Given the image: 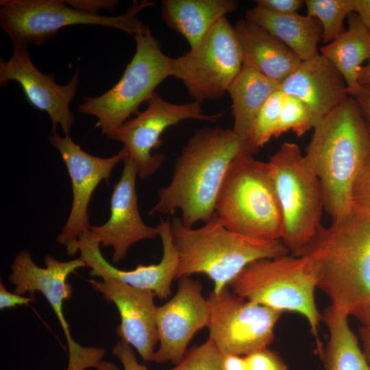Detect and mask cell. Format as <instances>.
I'll list each match as a JSON object with an SVG mask.
<instances>
[{
	"mask_svg": "<svg viewBox=\"0 0 370 370\" xmlns=\"http://www.w3.org/2000/svg\"><path fill=\"white\" fill-rule=\"evenodd\" d=\"M256 152L232 129L198 130L182 149L169 184L159 190L149 214H171L180 210L186 227L206 223L215 213L217 198L231 163L241 154Z\"/></svg>",
	"mask_w": 370,
	"mask_h": 370,
	"instance_id": "6da1fadb",
	"label": "cell"
},
{
	"mask_svg": "<svg viewBox=\"0 0 370 370\" xmlns=\"http://www.w3.org/2000/svg\"><path fill=\"white\" fill-rule=\"evenodd\" d=\"M301 255L310 260L330 306L362 324L370 320V216L352 210L322 225Z\"/></svg>",
	"mask_w": 370,
	"mask_h": 370,
	"instance_id": "7a4b0ae2",
	"label": "cell"
},
{
	"mask_svg": "<svg viewBox=\"0 0 370 370\" xmlns=\"http://www.w3.org/2000/svg\"><path fill=\"white\" fill-rule=\"evenodd\" d=\"M304 155L320 180L324 209L332 221L349 216L354 184L370 160V129L353 97L313 129Z\"/></svg>",
	"mask_w": 370,
	"mask_h": 370,
	"instance_id": "3957f363",
	"label": "cell"
},
{
	"mask_svg": "<svg viewBox=\"0 0 370 370\" xmlns=\"http://www.w3.org/2000/svg\"><path fill=\"white\" fill-rule=\"evenodd\" d=\"M171 234L178 255L176 278L201 273L214 283L217 293L248 264L290 254L281 240L246 236L225 227L215 215L197 228L184 225L180 217L171 220Z\"/></svg>",
	"mask_w": 370,
	"mask_h": 370,
	"instance_id": "277c9868",
	"label": "cell"
},
{
	"mask_svg": "<svg viewBox=\"0 0 370 370\" xmlns=\"http://www.w3.org/2000/svg\"><path fill=\"white\" fill-rule=\"evenodd\" d=\"M215 215L227 229L262 240H281L282 218L269 165L243 153L230 165Z\"/></svg>",
	"mask_w": 370,
	"mask_h": 370,
	"instance_id": "5b68a950",
	"label": "cell"
},
{
	"mask_svg": "<svg viewBox=\"0 0 370 370\" xmlns=\"http://www.w3.org/2000/svg\"><path fill=\"white\" fill-rule=\"evenodd\" d=\"M227 286L247 300L282 312L299 314L307 321L317 347H321L319 328L322 314L314 298L317 282L306 256L288 254L254 261Z\"/></svg>",
	"mask_w": 370,
	"mask_h": 370,
	"instance_id": "8992f818",
	"label": "cell"
},
{
	"mask_svg": "<svg viewBox=\"0 0 370 370\" xmlns=\"http://www.w3.org/2000/svg\"><path fill=\"white\" fill-rule=\"evenodd\" d=\"M282 218L281 241L299 256L322 226L320 180L294 143H284L268 161Z\"/></svg>",
	"mask_w": 370,
	"mask_h": 370,
	"instance_id": "52a82bcc",
	"label": "cell"
},
{
	"mask_svg": "<svg viewBox=\"0 0 370 370\" xmlns=\"http://www.w3.org/2000/svg\"><path fill=\"white\" fill-rule=\"evenodd\" d=\"M136 51L119 82L95 97H85L79 112L97 118V126L107 137L124 124L155 89L172 76L171 58L161 49L148 25L136 34Z\"/></svg>",
	"mask_w": 370,
	"mask_h": 370,
	"instance_id": "ba28073f",
	"label": "cell"
},
{
	"mask_svg": "<svg viewBox=\"0 0 370 370\" xmlns=\"http://www.w3.org/2000/svg\"><path fill=\"white\" fill-rule=\"evenodd\" d=\"M152 5L151 1H141L122 14L108 16L84 13L62 0H1L0 25L14 46L40 45L61 29L76 25L112 27L134 36L145 27L138 14Z\"/></svg>",
	"mask_w": 370,
	"mask_h": 370,
	"instance_id": "9c48e42d",
	"label": "cell"
},
{
	"mask_svg": "<svg viewBox=\"0 0 370 370\" xmlns=\"http://www.w3.org/2000/svg\"><path fill=\"white\" fill-rule=\"evenodd\" d=\"M243 62L234 26L224 17L196 47L171 58L172 76L182 81L195 101L216 100L227 92Z\"/></svg>",
	"mask_w": 370,
	"mask_h": 370,
	"instance_id": "30bf717a",
	"label": "cell"
},
{
	"mask_svg": "<svg viewBox=\"0 0 370 370\" xmlns=\"http://www.w3.org/2000/svg\"><path fill=\"white\" fill-rule=\"evenodd\" d=\"M209 337L223 354L247 356L268 347L283 312L247 300L228 286L207 297Z\"/></svg>",
	"mask_w": 370,
	"mask_h": 370,
	"instance_id": "8fae6325",
	"label": "cell"
},
{
	"mask_svg": "<svg viewBox=\"0 0 370 370\" xmlns=\"http://www.w3.org/2000/svg\"><path fill=\"white\" fill-rule=\"evenodd\" d=\"M45 264L44 268L36 265L28 251L18 252L11 265L9 275L10 282L15 286V293L20 295L27 293L31 295L36 292L42 293L56 314L66 337L69 349L68 365L84 370L95 368L104 356L105 350L100 347H83L76 343L63 312L64 301L69 299L73 293L66 279L70 274L86 264L79 258L62 262L50 255L45 256Z\"/></svg>",
	"mask_w": 370,
	"mask_h": 370,
	"instance_id": "7c38bea8",
	"label": "cell"
},
{
	"mask_svg": "<svg viewBox=\"0 0 370 370\" xmlns=\"http://www.w3.org/2000/svg\"><path fill=\"white\" fill-rule=\"evenodd\" d=\"M221 117L222 113L205 114L199 102L172 103L155 92L143 112L127 121L108 138L123 144L136 166L138 176L146 180L165 158L162 153L152 154V151L160 146V136L166 129L186 119L214 122Z\"/></svg>",
	"mask_w": 370,
	"mask_h": 370,
	"instance_id": "4fadbf2b",
	"label": "cell"
},
{
	"mask_svg": "<svg viewBox=\"0 0 370 370\" xmlns=\"http://www.w3.org/2000/svg\"><path fill=\"white\" fill-rule=\"evenodd\" d=\"M49 141L60 153L71 182V209L57 241L73 256L77 252L78 238L92 226L89 223L88 208L94 191L102 181H108L112 170L128 153L123 147L110 157L95 156L83 150L69 135L62 137L56 130L51 131Z\"/></svg>",
	"mask_w": 370,
	"mask_h": 370,
	"instance_id": "5bb4252c",
	"label": "cell"
},
{
	"mask_svg": "<svg viewBox=\"0 0 370 370\" xmlns=\"http://www.w3.org/2000/svg\"><path fill=\"white\" fill-rule=\"evenodd\" d=\"M177 280L175 295L156 308L159 346L151 361L155 363H179L194 335L209 323L210 304L202 293L201 283L190 276Z\"/></svg>",
	"mask_w": 370,
	"mask_h": 370,
	"instance_id": "9a60e30c",
	"label": "cell"
},
{
	"mask_svg": "<svg viewBox=\"0 0 370 370\" xmlns=\"http://www.w3.org/2000/svg\"><path fill=\"white\" fill-rule=\"evenodd\" d=\"M79 78L77 69L68 84H58L53 73L45 74L36 67L27 47L14 46L10 59L0 60V86L12 81L18 83L28 101L49 114L52 130H56L59 125L64 135H69L75 122L70 103L76 95Z\"/></svg>",
	"mask_w": 370,
	"mask_h": 370,
	"instance_id": "2e32d148",
	"label": "cell"
},
{
	"mask_svg": "<svg viewBox=\"0 0 370 370\" xmlns=\"http://www.w3.org/2000/svg\"><path fill=\"white\" fill-rule=\"evenodd\" d=\"M171 219H160L157 225L158 236L162 245V256L157 264H138L132 270L119 269L103 257L100 250L101 243L90 230L81 234L76 243L81 258L90 268V275L99 277L101 274L114 277L134 287L153 291L160 299L171 294V284L176 278L178 255L171 234Z\"/></svg>",
	"mask_w": 370,
	"mask_h": 370,
	"instance_id": "e0dca14e",
	"label": "cell"
},
{
	"mask_svg": "<svg viewBox=\"0 0 370 370\" xmlns=\"http://www.w3.org/2000/svg\"><path fill=\"white\" fill-rule=\"evenodd\" d=\"M99 277L102 278L101 282L90 280V282L95 291L116 306L121 317L117 335L134 347L145 362H151L158 342L155 293L108 275Z\"/></svg>",
	"mask_w": 370,
	"mask_h": 370,
	"instance_id": "ac0fdd59",
	"label": "cell"
},
{
	"mask_svg": "<svg viewBox=\"0 0 370 370\" xmlns=\"http://www.w3.org/2000/svg\"><path fill=\"white\" fill-rule=\"evenodd\" d=\"M123 163L121 177L114 184L111 195L108 220L101 225H92L90 229L101 245L113 248L114 263L123 260L136 243L158 236L157 227L146 225L140 214L136 189V166L128 154Z\"/></svg>",
	"mask_w": 370,
	"mask_h": 370,
	"instance_id": "d6986e66",
	"label": "cell"
},
{
	"mask_svg": "<svg viewBox=\"0 0 370 370\" xmlns=\"http://www.w3.org/2000/svg\"><path fill=\"white\" fill-rule=\"evenodd\" d=\"M279 88L285 95L302 101L317 125L349 96L343 77L320 53L302 61Z\"/></svg>",
	"mask_w": 370,
	"mask_h": 370,
	"instance_id": "ffe728a7",
	"label": "cell"
},
{
	"mask_svg": "<svg viewBox=\"0 0 370 370\" xmlns=\"http://www.w3.org/2000/svg\"><path fill=\"white\" fill-rule=\"evenodd\" d=\"M234 29L243 52V66L258 71L279 86L302 62L269 32L245 18L238 20Z\"/></svg>",
	"mask_w": 370,
	"mask_h": 370,
	"instance_id": "44dd1931",
	"label": "cell"
},
{
	"mask_svg": "<svg viewBox=\"0 0 370 370\" xmlns=\"http://www.w3.org/2000/svg\"><path fill=\"white\" fill-rule=\"evenodd\" d=\"M245 19L264 28L292 50L301 61L317 56L322 27L317 19L298 13L281 14L256 5L247 10Z\"/></svg>",
	"mask_w": 370,
	"mask_h": 370,
	"instance_id": "7402d4cb",
	"label": "cell"
},
{
	"mask_svg": "<svg viewBox=\"0 0 370 370\" xmlns=\"http://www.w3.org/2000/svg\"><path fill=\"white\" fill-rule=\"evenodd\" d=\"M237 7L234 0H163L161 14L166 25L182 35L192 49Z\"/></svg>",
	"mask_w": 370,
	"mask_h": 370,
	"instance_id": "603a6c76",
	"label": "cell"
},
{
	"mask_svg": "<svg viewBox=\"0 0 370 370\" xmlns=\"http://www.w3.org/2000/svg\"><path fill=\"white\" fill-rule=\"evenodd\" d=\"M347 28L337 38L320 48L343 77L349 96L361 88L358 83L362 64L370 58V30L356 12L347 17Z\"/></svg>",
	"mask_w": 370,
	"mask_h": 370,
	"instance_id": "cb8c5ba5",
	"label": "cell"
},
{
	"mask_svg": "<svg viewBox=\"0 0 370 370\" xmlns=\"http://www.w3.org/2000/svg\"><path fill=\"white\" fill-rule=\"evenodd\" d=\"M279 86L258 71L243 66L227 90L232 103V130L238 136L247 140L258 113Z\"/></svg>",
	"mask_w": 370,
	"mask_h": 370,
	"instance_id": "d4e9b609",
	"label": "cell"
},
{
	"mask_svg": "<svg viewBox=\"0 0 370 370\" xmlns=\"http://www.w3.org/2000/svg\"><path fill=\"white\" fill-rule=\"evenodd\" d=\"M345 314L329 306L322 320L329 333L324 352V370H370V363Z\"/></svg>",
	"mask_w": 370,
	"mask_h": 370,
	"instance_id": "484cf974",
	"label": "cell"
},
{
	"mask_svg": "<svg viewBox=\"0 0 370 370\" xmlns=\"http://www.w3.org/2000/svg\"><path fill=\"white\" fill-rule=\"evenodd\" d=\"M304 4L307 15L320 23L323 31L322 41L325 45L346 30L344 21L354 12V0H306Z\"/></svg>",
	"mask_w": 370,
	"mask_h": 370,
	"instance_id": "4316f807",
	"label": "cell"
},
{
	"mask_svg": "<svg viewBox=\"0 0 370 370\" xmlns=\"http://www.w3.org/2000/svg\"><path fill=\"white\" fill-rule=\"evenodd\" d=\"M284 97L283 92L280 89L276 90L258 113L247 138L256 151L274 138Z\"/></svg>",
	"mask_w": 370,
	"mask_h": 370,
	"instance_id": "83f0119b",
	"label": "cell"
},
{
	"mask_svg": "<svg viewBox=\"0 0 370 370\" xmlns=\"http://www.w3.org/2000/svg\"><path fill=\"white\" fill-rule=\"evenodd\" d=\"M317 125L312 112L302 101L296 97L284 94L274 138L288 131H293L297 136H301L311 129L313 130Z\"/></svg>",
	"mask_w": 370,
	"mask_h": 370,
	"instance_id": "f1b7e54d",
	"label": "cell"
},
{
	"mask_svg": "<svg viewBox=\"0 0 370 370\" xmlns=\"http://www.w3.org/2000/svg\"><path fill=\"white\" fill-rule=\"evenodd\" d=\"M223 354L208 338L188 350L181 361L168 370H223Z\"/></svg>",
	"mask_w": 370,
	"mask_h": 370,
	"instance_id": "f546056e",
	"label": "cell"
},
{
	"mask_svg": "<svg viewBox=\"0 0 370 370\" xmlns=\"http://www.w3.org/2000/svg\"><path fill=\"white\" fill-rule=\"evenodd\" d=\"M353 210L370 216V160L358 177L352 193Z\"/></svg>",
	"mask_w": 370,
	"mask_h": 370,
	"instance_id": "4dcf8cb0",
	"label": "cell"
},
{
	"mask_svg": "<svg viewBox=\"0 0 370 370\" xmlns=\"http://www.w3.org/2000/svg\"><path fill=\"white\" fill-rule=\"evenodd\" d=\"M251 370H288L282 358L268 347L246 356Z\"/></svg>",
	"mask_w": 370,
	"mask_h": 370,
	"instance_id": "1f68e13d",
	"label": "cell"
},
{
	"mask_svg": "<svg viewBox=\"0 0 370 370\" xmlns=\"http://www.w3.org/2000/svg\"><path fill=\"white\" fill-rule=\"evenodd\" d=\"M64 2L71 8L91 15H100V11L113 10L120 3L117 0H67Z\"/></svg>",
	"mask_w": 370,
	"mask_h": 370,
	"instance_id": "d6a6232c",
	"label": "cell"
},
{
	"mask_svg": "<svg viewBox=\"0 0 370 370\" xmlns=\"http://www.w3.org/2000/svg\"><path fill=\"white\" fill-rule=\"evenodd\" d=\"M112 354L120 360L124 370H148L138 362L132 346L122 340L114 345Z\"/></svg>",
	"mask_w": 370,
	"mask_h": 370,
	"instance_id": "836d02e7",
	"label": "cell"
},
{
	"mask_svg": "<svg viewBox=\"0 0 370 370\" xmlns=\"http://www.w3.org/2000/svg\"><path fill=\"white\" fill-rule=\"evenodd\" d=\"M257 6L267 9L281 14H291L297 11L304 4L302 0H256Z\"/></svg>",
	"mask_w": 370,
	"mask_h": 370,
	"instance_id": "e575fe53",
	"label": "cell"
},
{
	"mask_svg": "<svg viewBox=\"0 0 370 370\" xmlns=\"http://www.w3.org/2000/svg\"><path fill=\"white\" fill-rule=\"evenodd\" d=\"M36 298L33 297H23L16 293H12L8 291L1 280L0 284V308L3 310L16 307L19 305H29L35 301Z\"/></svg>",
	"mask_w": 370,
	"mask_h": 370,
	"instance_id": "d590c367",
	"label": "cell"
},
{
	"mask_svg": "<svg viewBox=\"0 0 370 370\" xmlns=\"http://www.w3.org/2000/svg\"><path fill=\"white\" fill-rule=\"evenodd\" d=\"M223 370H251L246 356L223 354Z\"/></svg>",
	"mask_w": 370,
	"mask_h": 370,
	"instance_id": "8d00e7d4",
	"label": "cell"
},
{
	"mask_svg": "<svg viewBox=\"0 0 370 370\" xmlns=\"http://www.w3.org/2000/svg\"><path fill=\"white\" fill-rule=\"evenodd\" d=\"M352 97L356 101L370 129V88L361 86Z\"/></svg>",
	"mask_w": 370,
	"mask_h": 370,
	"instance_id": "74e56055",
	"label": "cell"
},
{
	"mask_svg": "<svg viewBox=\"0 0 370 370\" xmlns=\"http://www.w3.org/2000/svg\"><path fill=\"white\" fill-rule=\"evenodd\" d=\"M354 12L370 30V0H354Z\"/></svg>",
	"mask_w": 370,
	"mask_h": 370,
	"instance_id": "f35d334b",
	"label": "cell"
},
{
	"mask_svg": "<svg viewBox=\"0 0 370 370\" xmlns=\"http://www.w3.org/2000/svg\"><path fill=\"white\" fill-rule=\"evenodd\" d=\"M360 335L362 343V350L370 363V320L362 324L360 328Z\"/></svg>",
	"mask_w": 370,
	"mask_h": 370,
	"instance_id": "ab89813d",
	"label": "cell"
},
{
	"mask_svg": "<svg viewBox=\"0 0 370 370\" xmlns=\"http://www.w3.org/2000/svg\"><path fill=\"white\" fill-rule=\"evenodd\" d=\"M358 83L362 87L370 88V58L367 64L361 69L358 77Z\"/></svg>",
	"mask_w": 370,
	"mask_h": 370,
	"instance_id": "60d3db41",
	"label": "cell"
},
{
	"mask_svg": "<svg viewBox=\"0 0 370 370\" xmlns=\"http://www.w3.org/2000/svg\"><path fill=\"white\" fill-rule=\"evenodd\" d=\"M97 370H120L114 364L111 362L101 360L95 367Z\"/></svg>",
	"mask_w": 370,
	"mask_h": 370,
	"instance_id": "b9f144b4",
	"label": "cell"
}]
</instances>
